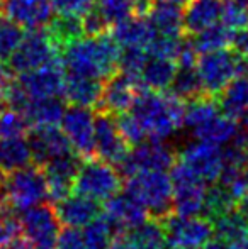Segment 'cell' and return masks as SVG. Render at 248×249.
I'll return each mask as SVG.
<instances>
[{
	"label": "cell",
	"instance_id": "30bf717a",
	"mask_svg": "<svg viewBox=\"0 0 248 249\" xmlns=\"http://www.w3.org/2000/svg\"><path fill=\"white\" fill-rule=\"evenodd\" d=\"M170 246L201 249L214 237L212 224L204 215H180L170 212L162 219Z\"/></svg>",
	"mask_w": 248,
	"mask_h": 249
},
{
	"label": "cell",
	"instance_id": "8fae6325",
	"mask_svg": "<svg viewBox=\"0 0 248 249\" xmlns=\"http://www.w3.org/2000/svg\"><path fill=\"white\" fill-rule=\"evenodd\" d=\"M238 54L235 51L218 50L202 53L197 58V71L201 76L202 90L206 95L218 97L221 90L236 76Z\"/></svg>",
	"mask_w": 248,
	"mask_h": 249
},
{
	"label": "cell",
	"instance_id": "8d00e7d4",
	"mask_svg": "<svg viewBox=\"0 0 248 249\" xmlns=\"http://www.w3.org/2000/svg\"><path fill=\"white\" fill-rule=\"evenodd\" d=\"M211 224L216 239L228 244H235L248 229V222L240 215L236 209H231L229 212L216 217L214 220H211Z\"/></svg>",
	"mask_w": 248,
	"mask_h": 249
},
{
	"label": "cell",
	"instance_id": "7bdbcfd3",
	"mask_svg": "<svg viewBox=\"0 0 248 249\" xmlns=\"http://www.w3.org/2000/svg\"><path fill=\"white\" fill-rule=\"evenodd\" d=\"M114 117H116L117 129H119V132L123 134V138L126 139V142H128L129 146H136L146 139V134H145V131H143V127L139 125V122L136 121V117L129 110L116 114Z\"/></svg>",
	"mask_w": 248,
	"mask_h": 249
},
{
	"label": "cell",
	"instance_id": "603a6c76",
	"mask_svg": "<svg viewBox=\"0 0 248 249\" xmlns=\"http://www.w3.org/2000/svg\"><path fill=\"white\" fill-rule=\"evenodd\" d=\"M104 89V80L92 78V76L75 75L66 73L65 83H63V93L65 100L70 105H80V107H97L100 102Z\"/></svg>",
	"mask_w": 248,
	"mask_h": 249
},
{
	"label": "cell",
	"instance_id": "ab89813d",
	"mask_svg": "<svg viewBox=\"0 0 248 249\" xmlns=\"http://www.w3.org/2000/svg\"><path fill=\"white\" fill-rule=\"evenodd\" d=\"M148 59V53L141 48H121L119 54V68L117 71L131 76V78L139 80L141 70Z\"/></svg>",
	"mask_w": 248,
	"mask_h": 249
},
{
	"label": "cell",
	"instance_id": "2e32d148",
	"mask_svg": "<svg viewBox=\"0 0 248 249\" xmlns=\"http://www.w3.org/2000/svg\"><path fill=\"white\" fill-rule=\"evenodd\" d=\"M80 161H82V158L73 151V153H66L58 158H53L44 164L43 173L44 178H46L48 200L50 202L57 203L61 198H65L66 195L72 194Z\"/></svg>",
	"mask_w": 248,
	"mask_h": 249
},
{
	"label": "cell",
	"instance_id": "60d3db41",
	"mask_svg": "<svg viewBox=\"0 0 248 249\" xmlns=\"http://www.w3.org/2000/svg\"><path fill=\"white\" fill-rule=\"evenodd\" d=\"M22 36V27L7 19H0V63H5L10 58Z\"/></svg>",
	"mask_w": 248,
	"mask_h": 249
},
{
	"label": "cell",
	"instance_id": "3957f363",
	"mask_svg": "<svg viewBox=\"0 0 248 249\" xmlns=\"http://www.w3.org/2000/svg\"><path fill=\"white\" fill-rule=\"evenodd\" d=\"M0 195L17 213L44 203L48 200V187L41 166L33 163L9 173V177L3 180Z\"/></svg>",
	"mask_w": 248,
	"mask_h": 249
},
{
	"label": "cell",
	"instance_id": "f5cc1de1",
	"mask_svg": "<svg viewBox=\"0 0 248 249\" xmlns=\"http://www.w3.org/2000/svg\"><path fill=\"white\" fill-rule=\"evenodd\" d=\"M236 210H238V213L243 217V219L248 222V194L245 195V197H242L238 200V203H236V207H235Z\"/></svg>",
	"mask_w": 248,
	"mask_h": 249
},
{
	"label": "cell",
	"instance_id": "680465c9",
	"mask_svg": "<svg viewBox=\"0 0 248 249\" xmlns=\"http://www.w3.org/2000/svg\"><path fill=\"white\" fill-rule=\"evenodd\" d=\"M236 2H238L240 5H243V7H247V9H248V0H236Z\"/></svg>",
	"mask_w": 248,
	"mask_h": 249
},
{
	"label": "cell",
	"instance_id": "b9f144b4",
	"mask_svg": "<svg viewBox=\"0 0 248 249\" xmlns=\"http://www.w3.org/2000/svg\"><path fill=\"white\" fill-rule=\"evenodd\" d=\"M180 43H182V36L172 37V36H162L156 34L153 41L148 44L146 53L148 56H155V58H167L177 61V56L180 51Z\"/></svg>",
	"mask_w": 248,
	"mask_h": 249
},
{
	"label": "cell",
	"instance_id": "5b68a950",
	"mask_svg": "<svg viewBox=\"0 0 248 249\" xmlns=\"http://www.w3.org/2000/svg\"><path fill=\"white\" fill-rule=\"evenodd\" d=\"M123 187V175L119 173L114 164L106 163L99 158H83L80 161L78 171H76L73 190L76 194L87 195V197L106 202Z\"/></svg>",
	"mask_w": 248,
	"mask_h": 249
},
{
	"label": "cell",
	"instance_id": "4dcf8cb0",
	"mask_svg": "<svg viewBox=\"0 0 248 249\" xmlns=\"http://www.w3.org/2000/svg\"><path fill=\"white\" fill-rule=\"evenodd\" d=\"M238 132L240 127L236 124V119L218 114L214 119H211L204 125L195 129L192 134H194L195 139H201V141H208L218 146H226L229 141H233L236 138Z\"/></svg>",
	"mask_w": 248,
	"mask_h": 249
},
{
	"label": "cell",
	"instance_id": "f35d334b",
	"mask_svg": "<svg viewBox=\"0 0 248 249\" xmlns=\"http://www.w3.org/2000/svg\"><path fill=\"white\" fill-rule=\"evenodd\" d=\"M138 0H95V9L102 14L109 26L136 14Z\"/></svg>",
	"mask_w": 248,
	"mask_h": 249
},
{
	"label": "cell",
	"instance_id": "7c38bea8",
	"mask_svg": "<svg viewBox=\"0 0 248 249\" xmlns=\"http://www.w3.org/2000/svg\"><path fill=\"white\" fill-rule=\"evenodd\" d=\"M60 124L73 151L80 158L92 156L94 136H95V114L92 112V108L68 105L63 112Z\"/></svg>",
	"mask_w": 248,
	"mask_h": 249
},
{
	"label": "cell",
	"instance_id": "e575fe53",
	"mask_svg": "<svg viewBox=\"0 0 248 249\" xmlns=\"http://www.w3.org/2000/svg\"><path fill=\"white\" fill-rule=\"evenodd\" d=\"M170 90H172L173 95L179 97V99L184 102L202 95L204 90H202V83H201V76H199V71H197V66L177 65V71H175V76H173L172 83H170Z\"/></svg>",
	"mask_w": 248,
	"mask_h": 249
},
{
	"label": "cell",
	"instance_id": "1f68e13d",
	"mask_svg": "<svg viewBox=\"0 0 248 249\" xmlns=\"http://www.w3.org/2000/svg\"><path fill=\"white\" fill-rule=\"evenodd\" d=\"M218 114H221L218 99L202 93L195 99L187 100L186 107H184V125L191 129V132H194L195 129L214 119Z\"/></svg>",
	"mask_w": 248,
	"mask_h": 249
},
{
	"label": "cell",
	"instance_id": "6f0895ef",
	"mask_svg": "<svg viewBox=\"0 0 248 249\" xmlns=\"http://www.w3.org/2000/svg\"><path fill=\"white\" fill-rule=\"evenodd\" d=\"M3 180H5V178H3V173L0 171V194H2V188H3Z\"/></svg>",
	"mask_w": 248,
	"mask_h": 249
},
{
	"label": "cell",
	"instance_id": "11a10c76",
	"mask_svg": "<svg viewBox=\"0 0 248 249\" xmlns=\"http://www.w3.org/2000/svg\"><path fill=\"white\" fill-rule=\"evenodd\" d=\"M233 246H235L236 249H248V229L242 234V237H240Z\"/></svg>",
	"mask_w": 248,
	"mask_h": 249
},
{
	"label": "cell",
	"instance_id": "e0dca14e",
	"mask_svg": "<svg viewBox=\"0 0 248 249\" xmlns=\"http://www.w3.org/2000/svg\"><path fill=\"white\" fill-rule=\"evenodd\" d=\"M0 14L22 29L46 27L53 16L50 0H0Z\"/></svg>",
	"mask_w": 248,
	"mask_h": 249
},
{
	"label": "cell",
	"instance_id": "f546056e",
	"mask_svg": "<svg viewBox=\"0 0 248 249\" xmlns=\"http://www.w3.org/2000/svg\"><path fill=\"white\" fill-rule=\"evenodd\" d=\"M216 99L223 114L240 119L248 108V76H235Z\"/></svg>",
	"mask_w": 248,
	"mask_h": 249
},
{
	"label": "cell",
	"instance_id": "7a4b0ae2",
	"mask_svg": "<svg viewBox=\"0 0 248 249\" xmlns=\"http://www.w3.org/2000/svg\"><path fill=\"white\" fill-rule=\"evenodd\" d=\"M184 100L173 93L141 89L129 112L139 122L146 138L165 141L184 125Z\"/></svg>",
	"mask_w": 248,
	"mask_h": 249
},
{
	"label": "cell",
	"instance_id": "9a60e30c",
	"mask_svg": "<svg viewBox=\"0 0 248 249\" xmlns=\"http://www.w3.org/2000/svg\"><path fill=\"white\" fill-rule=\"evenodd\" d=\"M17 82L31 100L61 97L63 83H65V68L61 61H55L31 70V71L20 73L17 75Z\"/></svg>",
	"mask_w": 248,
	"mask_h": 249
},
{
	"label": "cell",
	"instance_id": "f6af8a7d",
	"mask_svg": "<svg viewBox=\"0 0 248 249\" xmlns=\"http://www.w3.org/2000/svg\"><path fill=\"white\" fill-rule=\"evenodd\" d=\"M226 5L223 7L221 20L226 27L231 31H238L248 26V9L240 5L236 0H226Z\"/></svg>",
	"mask_w": 248,
	"mask_h": 249
},
{
	"label": "cell",
	"instance_id": "d590c367",
	"mask_svg": "<svg viewBox=\"0 0 248 249\" xmlns=\"http://www.w3.org/2000/svg\"><path fill=\"white\" fill-rule=\"evenodd\" d=\"M117 234L119 232L113 226V222L104 213H100L97 219H94L92 222L83 227L82 237L87 249H109L111 243Z\"/></svg>",
	"mask_w": 248,
	"mask_h": 249
},
{
	"label": "cell",
	"instance_id": "484cf974",
	"mask_svg": "<svg viewBox=\"0 0 248 249\" xmlns=\"http://www.w3.org/2000/svg\"><path fill=\"white\" fill-rule=\"evenodd\" d=\"M177 71V61L167 58H155L148 56L145 66L139 75V83L143 89L153 90V92H165L170 89L173 76Z\"/></svg>",
	"mask_w": 248,
	"mask_h": 249
},
{
	"label": "cell",
	"instance_id": "6da1fadb",
	"mask_svg": "<svg viewBox=\"0 0 248 249\" xmlns=\"http://www.w3.org/2000/svg\"><path fill=\"white\" fill-rule=\"evenodd\" d=\"M121 46L113 34L83 36L61 53V63L66 73L92 76L106 82L119 68Z\"/></svg>",
	"mask_w": 248,
	"mask_h": 249
},
{
	"label": "cell",
	"instance_id": "836d02e7",
	"mask_svg": "<svg viewBox=\"0 0 248 249\" xmlns=\"http://www.w3.org/2000/svg\"><path fill=\"white\" fill-rule=\"evenodd\" d=\"M233 33L229 27H226L225 24H212V26L206 27V29L199 31V33L192 34V43L194 48L197 50L199 54L202 53H211L218 50H225V48L231 46Z\"/></svg>",
	"mask_w": 248,
	"mask_h": 249
},
{
	"label": "cell",
	"instance_id": "c3c4849f",
	"mask_svg": "<svg viewBox=\"0 0 248 249\" xmlns=\"http://www.w3.org/2000/svg\"><path fill=\"white\" fill-rule=\"evenodd\" d=\"M12 71L9 70V66H3V63H0V105H3V99H5V92L9 89V83L12 82Z\"/></svg>",
	"mask_w": 248,
	"mask_h": 249
},
{
	"label": "cell",
	"instance_id": "ba28073f",
	"mask_svg": "<svg viewBox=\"0 0 248 249\" xmlns=\"http://www.w3.org/2000/svg\"><path fill=\"white\" fill-rule=\"evenodd\" d=\"M20 232L33 249H55L60 237V219L48 203H41L19 213Z\"/></svg>",
	"mask_w": 248,
	"mask_h": 249
},
{
	"label": "cell",
	"instance_id": "f907efd6",
	"mask_svg": "<svg viewBox=\"0 0 248 249\" xmlns=\"http://www.w3.org/2000/svg\"><path fill=\"white\" fill-rule=\"evenodd\" d=\"M0 249H33V246H31V243L26 239V237H14L12 241H9V243L5 244V246H2Z\"/></svg>",
	"mask_w": 248,
	"mask_h": 249
},
{
	"label": "cell",
	"instance_id": "d6986e66",
	"mask_svg": "<svg viewBox=\"0 0 248 249\" xmlns=\"http://www.w3.org/2000/svg\"><path fill=\"white\" fill-rule=\"evenodd\" d=\"M104 215L113 222V226L119 234L148 219V212L143 207V203L129 190H119L111 198H107L106 207H104Z\"/></svg>",
	"mask_w": 248,
	"mask_h": 249
},
{
	"label": "cell",
	"instance_id": "db71d44e",
	"mask_svg": "<svg viewBox=\"0 0 248 249\" xmlns=\"http://www.w3.org/2000/svg\"><path fill=\"white\" fill-rule=\"evenodd\" d=\"M152 3H167V5H175V7H186L189 0H152Z\"/></svg>",
	"mask_w": 248,
	"mask_h": 249
},
{
	"label": "cell",
	"instance_id": "277c9868",
	"mask_svg": "<svg viewBox=\"0 0 248 249\" xmlns=\"http://www.w3.org/2000/svg\"><path fill=\"white\" fill-rule=\"evenodd\" d=\"M126 190H129L152 217L163 219L172 212L173 187L167 171H141L129 177Z\"/></svg>",
	"mask_w": 248,
	"mask_h": 249
},
{
	"label": "cell",
	"instance_id": "9c48e42d",
	"mask_svg": "<svg viewBox=\"0 0 248 249\" xmlns=\"http://www.w3.org/2000/svg\"><path fill=\"white\" fill-rule=\"evenodd\" d=\"M175 153L160 139H150L133 146L124 160L117 164V170L123 177H133L141 171H167L175 163Z\"/></svg>",
	"mask_w": 248,
	"mask_h": 249
},
{
	"label": "cell",
	"instance_id": "7402d4cb",
	"mask_svg": "<svg viewBox=\"0 0 248 249\" xmlns=\"http://www.w3.org/2000/svg\"><path fill=\"white\" fill-rule=\"evenodd\" d=\"M113 36L121 48L146 50L148 44L153 41V37L156 36V33L153 29L152 22L148 20V17L141 16V14H133V16L114 24Z\"/></svg>",
	"mask_w": 248,
	"mask_h": 249
},
{
	"label": "cell",
	"instance_id": "4fadbf2b",
	"mask_svg": "<svg viewBox=\"0 0 248 249\" xmlns=\"http://www.w3.org/2000/svg\"><path fill=\"white\" fill-rule=\"evenodd\" d=\"M129 151L123 134L116 124V117L109 112L99 110L95 114V136H94V154L99 160L111 163L114 166L124 160Z\"/></svg>",
	"mask_w": 248,
	"mask_h": 249
},
{
	"label": "cell",
	"instance_id": "681fc988",
	"mask_svg": "<svg viewBox=\"0 0 248 249\" xmlns=\"http://www.w3.org/2000/svg\"><path fill=\"white\" fill-rule=\"evenodd\" d=\"M109 249H136V248H134V244L128 239V236H126L124 232H121L113 239Z\"/></svg>",
	"mask_w": 248,
	"mask_h": 249
},
{
	"label": "cell",
	"instance_id": "4316f807",
	"mask_svg": "<svg viewBox=\"0 0 248 249\" xmlns=\"http://www.w3.org/2000/svg\"><path fill=\"white\" fill-rule=\"evenodd\" d=\"M146 17L152 22L156 34L172 37H179L184 34L182 7L167 5V3H152Z\"/></svg>",
	"mask_w": 248,
	"mask_h": 249
},
{
	"label": "cell",
	"instance_id": "91938a15",
	"mask_svg": "<svg viewBox=\"0 0 248 249\" xmlns=\"http://www.w3.org/2000/svg\"><path fill=\"white\" fill-rule=\"evenodd\" d=\"M165 249H184V248H177V246H170V248H165Z\"/></svg>",
	"mask_w": 248,
	"mask_h": 249
},
{
	"label": "cell",
	"instance_id": "d6a6232c",
	"mask_svg": "<svg viewBox=\"0 0 248 249\" xmlns=\"http://www.w3.org/2000/svg\"><path fill=\"white\" fill-rule=\"evenodd\" d=\"M53 43L58 46V50L63 53L65 48L70 44L76 43L85 36L83 31V22L80 17H70V16H58L57 19H51L46 26Z\"/></svg>",
	"mask_w": 248,
	"mask_h": 249
},
{
	"label": "cell",
	"instance_id": "cb8c5ba5",
	"mask_svg": "<svg viewBox=\"0 0 248 249\" xmlns=\"http://www.w3.org/2000/svg\"><path fill=\"white\" fill-rule=\"evenodd\" d=\"M223 12L221 0H189L184 10V34L199 33L219 20Z\"/></svg>",
	"mask_w": 248,
	"mask_h": 249
},
{
	"label": "cell",
	"instance_id": "ee69618b",
	"mask_svg": "<svg viewBox=\"0 0 248 249\" xmlns=\"http://www.w3.org/2000/svg\"><path fill=\"white\" fill-rule=\"evenodd\" d=\"M50 5L53 12L58 16L80 17L89 14L95 5V0H50Z\"/></svg>",
	"mask_w": 248,
	"mask_h": 249
},
{
	"label": "cell",
	"instance_id": "ac0fdd59",
	"mask_svg": "<svg viewBox=\"0 0 248 249\" xmlns=\"http://www.w3.org/2000/svg\"><path fill=\"white\" fill-rule=\"evenodd\" d=\"M141 89L143 87L139 80L131 78V76L124 75L121 71H116L111 78L104 82L102 95H100V102L97 108L114 115L129 110Z\"/></svg>",
	"mask_w": 248,
	"mask_h": 249
},
{
	"label": "cell",
	"instance_id": "7dc6e473",
	"mask_svg": "<svg viewBox=\"0 0 248 249\" xmlns=\"http://www.w3.org/2000/svg\"><path fill=\"white\" fill-rule=\"evenodd\" d=\"M231 46L236 54L243 56V58H248V26L233 33Z\"/></svg>",
	"mask_w": 248,
	"mask_h": 249
},
{
	"label": "cell",
	"instance_id": "52a82bcc",
	"mask_svg": "<svg viewBox=\"0 0 248 249\" xmlns=\"http://www.w3.org/2000/svg\"><path fill=\"white\" fill-rule=\"evenodd\" d=\"M170 178L173 187L172 212L180 215H202L208 190L206 181L180 160H175L170 168Z\"/></svg>",
	"mask_w": 248,
	"mask_h": 249
},
{
	"label": "cell",
	"instance_id": "816d5d0a",
	"mask_svg": "<svg viewBox=\"0 0 248 249\" xmlns=\"http://www.w3.org/2000/svg\"><path fill=\"white\" fill-rule=\"evenodd\" d=\"M201 249H236L233 244H228V243H223V241L219 239H214V241H209V243H206L204 246Z\"/></svg>",
	"mask_w": 248,
	"mask_h": 249
},
{
	"label": "cell",
	"instance_id": "f1b7e54d",
	"mask_svg": "<svg viewBox=\"0 0 248 249\" xmlns=\"http://www.w3.org/2000/svg\"><path fill=\"white\" fill-rule=\"evenodd\" d=\"M124 234L136 249H165L169 243L162 219L156 217L145 219L138 226L128 229Z\"/></svg>",
	"mask_w": 248,
	"mask_h": 249
},
{
	"label": "cell",
	"instance_id": "44dd1931",
	"mask_svg": "<svg viewBox=\"0 0 248 249\" xmlns=\"http://www.w3.org/2000/svg\"><path fill=\"white\" fill-rule=\"evenodd\" d=\"M55 212L65 227L82 229L94 219H97L102 213V209L97 200L75 192V195L70 194L55 203Z\"/></svg>",
	"mask_w": 248,
	"mask_h": 249
},
{
	"label": "cell",
	"instance_id": "ffe728a7",
	"mask_svg": "<svg viewBox=\"0 0 248 249\" xmlns=\"http://www.w3.org/2000/svg\"><path fill=\"white\" fill-rule=\"evenodd\" d=\"M27 141L33 151V163L38 166H44L50 160L61 156V154L73 153L68 138L58 125L34 127Z\"/></svg>",
	"mask_w": 248,
	"mask_h": 249
},
{
	"label": "cell",
	"instance_id": "83f0119b",
	"mask_svg": "<svg viewBox=\"0 0 248 249\" xmlns=\"http://www.w3.org/2000/svg\"><path fill=\"white\" fill-rule=\"evenodd\" d=\"M65 104L60 97H48V99H33L24 108V117L33 127H46V125H58L61 122Z\"/></svg>",
	"mask_w": 248,
	"mask_h": 249
},
{
	"label": "cell",
	"instance_id": "9f6ffc18",
	"mask_svg": "<svg viewBox=\"0 0 248 249\" xmlns=\"http://www.w3.org/2000/svg\"><path fill=\"white\" fill-rule=\"evenodd\" d=\"M242 122H243V129L245 131H248V108L245 112H243V115H242Z\"/></svg>",
	"mask_w": 248,
	"mask_h": 249
},
{
	"label": "cell",
	"instance_id": "bcb514c9",
	"mask_svg": "<svg viewBox=\"0 0 248 249\" xmlns=\"http://www.w3.org/2000/svg\"><path fill=\"white\" fill-rule=\"evenodd\" d=\"M55 249H87L85 243H83L82 232L73 227H65L60 232L58 243Z\"/></svg>",
	"mask_w": 248,
	"mask_h": 249
},
{
	"label": "cell",
	"instance_id": "5bb4252c",
	"mask_svg": "<svg viewBox=\"0 0 248 249\" xmlns=\"http://www.w3.org/2000/svg\"><path fill=\"white\" fill-rule=\"evenodd\" d=\"M179 160L186 163L201 180L206 183H214L218 181L219 175L223 171V149L221 146L212 144L208 141L189 142V144L180 151Z\"/></svg>",
	"mask_w": 248,
	"mask_h": 249
},
{
	"label": "cell",
	"instance_id": "d4e9b609",
	"mask_svg": "<svg viewBox=\"0 0 248 249\" xmlns=\"http://www.w3.org/2000/svg\"><path fill=\"white\" fill-rule=\"evenodd\" d=\"M29 164H33V151L27 138L24 136L0 138V171L3 175H9Z\"/></svg>",
	"mask_w": 248,
	"mask_h": 249
},
{
	"label": "cell",
	"instance_id": "74e56055",
	"mask_svg": "<svg viewBox=\"0 0 248 249\" xmlns=\"http://www.w3.org/2000/svg\"><path fill=\"white\" fill-rule=\"evenodd\" d=\"M235 207H236V200L233 198L231 194H229V192L218 181L216 185H212L211 188L206 190V200H204L202 215L209 220H214L216 217L229 212V210L235 209Z\"/></svg>",
	"mask_w": 248,
	"mask_h": 249
},
{
	"label": "cell",
	"instance_id": "8992f818",
	"mask_svg": "<svg viewBox=\"0 0 248 249\" xmlns=\"http://www.w3.org/2000/svg\"><path fill=\"white\" fill-rule=\"evenodd\" d=\"M55 61H61V51L53 43L46 27H41L29 29V33L24 34L20 43L7 59V66L12 73L20 75Z\"/></svg>",
	"mask_w": 248,
	"mask_h": 249
}]
</instances>
